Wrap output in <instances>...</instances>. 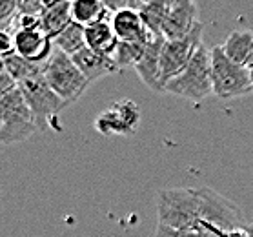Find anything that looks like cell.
<instances>
[{
  "mask_svg": "<svg viewBox=\"0 0 253 237\" xmlns=\"http://www.w3.org/2000/svg\"><path fill=\"white\" fill-rule=\"evenodd\" d=\"M86 42L87 47L106 57H115L119 39H117L111 20H98V22L86 26Z\"/></svg>",
  "mask_w": 253,
  "mask_h": 237,
  "instance_id": "15",
  "label": "cell"
},
{
  "mask_svg": "<svg viewBox=\"0 0 253 237\" xmlns=\"http://www.w3.org/2000/svg\"><path fill=\"white\" fill-rule=\"evenodd\" d=\"M71 17L73 22L82 26H91L98 20H111L113 13L98 0H75L71 2Z\"/></svg>",
  "mask_w": 253,
  "mask_h": 237,
  "instance_id": "16",
  "label": "cell"
},
{
  "mask_svg": "<svg viewBox=\"0 0 253 237\" xmlns=\"http://www.w3.org/2000/svg\"><path fill=\"white\" fill-rule=\"evenodd\" d=\"M71 22H73L71 2H68V0L46 2V9L41 15V29L51 41H55Z\"/></svg>",
  "mask_w": 253,
  "mask_h": 237,
  "instance_id": "14",
  "label": "cell"
},
{
  "mask_svg": "<svg viewBox=\"0 0 253 237\" xmlns=\"http://www.w3.org/2000/svg\"><path fill=\"white\" fill-rule=\"evenodd\" d=\"M164 42H166L164 37H153V41L146 46V51H144L140 62L133 68L137 71V75L140 77V81L144 82V86L153 90V92H164V88L161 84V53Z\"/></svg>",
  "mask_w": 253,
  "mask_h": 237,
  "instance_id": "12",
  "label": "cell"
},
{
  "mask_svg": "<svg viewBox=\"0 0 253 237\" xmlns=\"http://www.w3.org/2000/svg\"><path fill=\"white\" fill-rule=\"evenodd\" d=\"M71 58H73V62L77 64V68L82 71V75L86 77L89 84L100 81L104 77L113 75L117 71H121L115 62V58L106 57V55L93 51L89 47H84L82 51H79Z\"/></svg>",
  "mask_w": 253,
  "mask_h": 237,
  "instance_id": "13",
  "label": "cell"
},
{
  "mask_svg": "<svg viewBox=\"0 0 253 237\" xmlns=\"http://www.w3.org/2000/svg\"><path fill=\"white\" fill-rule=\"evenodd\" d=\"M53 46H55V49L66 53V55H69V57L77 55V53L82 51L84 47H87L86 26L71 22L68 28L64 29L62 33L53 41Z\"/></svg>",
  "mask_w": 253,
  "mask_h": 237,
  "instance_id": "20",
  "label": "cell"
},
{
  "mask_svg": "<svg viewBox=\"0 0 253 237\" xmlns=\"http://www.w3.org/2000/svg\"><path fill=\"white\" fill-rule=\"evenodd\" d=\"M201 24L199 20V7L191 0H173L169 15L166 18L162 35L166 41H178L191 35L193 29Z\"/></svg>",
  "mask_w": 253,
  "mask_h": 237,
  "instance_id": "9",
  "label": "cell"
},
{
  "mask_svg": "<svg viewBox=\"0 0 253 237\" xmlns=\"http://www.w3.org/2000/svg\"><path fill=\"white\" fill-rule=\"evenodd\" d=\"M148 44H135V42H119L115 53V62L119 70H126V68H135L140 58L144 57Z\"/></svg>",
  "mask_w": 253,
  "mask_h": 237,
  "instance_id": "21",
  "label": "cell"
},
{
  "mask_svg": "<svg viewBox=\"0 0 253 237\" xmlns=\"http://www.w3.org/2000/svg\"><path fill=\"white\" fill-rule=\"evenodd\" d=\"M244 228H246L248 236H250V237H253V221H252V223H250V225H246V226H244Z\"/></svg>",
  "mask_w": 253,
  "mask_h": 237,
  "instance_id": "26",
  "label": "cell"
},
{
  "mask_svg": "<svg viewBox=\"0 0 253 237\" xmlns=\"http://www.w3.org/2000/svg\"><path fill=\"white\" fill-rule=\"evenodd\" d=\"M39 130L35 115L20 90L0 97V141L4 146L24 142Z\"/></svg>",
  "mask_w": 253,
  "mask_h": 237,
  "instance_id": "3",
  "label": "cell"
},
{
  "mask_svg": "<svg viewBox=\"0 0 253 237\" xmlns=\"http://www.w3.org/2000/svg\"><path fill=\"white\" fill-rule=\"evenodd\" d=\"M18 90L22 92L26 102H28L31 111H33L39 130L51 128V130L58 132L62 128L60 122H58V113L68 104L49 88L44 75H39L35 77V79L20 82Z\"/></svg>",
  "mask_w": 253,
  "mask_h": 237,
  "instance_id": "5",
  "label": "cell"
},
{
  "mask_svg": "<svg viewBox=\"0 0 253 237\" xmlns=\"http://www.w3.org/2000/svg\"><path fill=\"white\" fill-rule=\"evenodd\" d=\"M46 9V2L41 0H18L17 2V11L20 15H35V17H41Z\"/></svg>",
  "mask_w": 253,
  "mask_h": 237,
  "instance_id": "23",
  "label": "cell"
},
{
  "mask_svg": "<svg viewBox=\"0 0 253 237\" xmlns=\"http://www.w3.org/2000/svg\"><path fill=\"white\" fill-rule=\"evenodd\" d=\"M44 79L49 84L53 92L62 98L66 104H73L77 102L81 95L87 90L89 82L82 71L77 68L73 58L66 55V53L55 49L51 58L46 62L44 68Z\"/></svg>",
  "mask_w": 253,
  "mask_h": 237,
  "instance_id": "4",
  "label": "cell"
},
{
  "mask_svg": "<svg viewBox=\"0 0 253 237\" xmlns=\"http://www.w3.org/2000/svg\"><path fill=\"white\" fill-rule=\"evenodd\" d=\"M55 46L41 28L20 29L15 33V53L31 62L46 64L51 58Z\"/></svg>",
  "mask_w": 253,
  "mask_h": 237,
  "instance_id": "10",
  "label": "cell"
},
{
  "mask_svg": "<svg viewBox=\"0 0 253 237\" xmlns=\"http://www.w3.org/2000/svg\"><path fill=\"white\" fill-rule=\"evenodd\" d=\"M202 223V188H166L157 193V225L173 230H197Z\"/></svg>",
  "mask_w": 253,
  "mask_h": 237,
  "instance_id": "1",
  "label": "cell"
},
{
  "mask_svg": "<svg viewBox=\"0 0 253 237\" xmlns=\"http://www.w3.org/2000/svg\"><path fill=\"white\" fill-rule=\"evenodd\" d=\"M171 4L173 2H168V0H150V2H142L140 4L138 13H140L144 24L148 26V29L155 37H164L162 35V29H164L166 18L169 15Z\"/></svg>",
  "mask_w": 253,
  "mask_h": 237,
  "instance_id": "18",
  "label": "cell"
},
{
  "mask_svg": "<svg viewBox=\"0 0 253 237\" xmlns=\"http://www.w3.org/2000/svg\"><path fill=\"white\" fill-rule=\"evenodd\" d=\"M250 66H253V51L250 53V57H248V62H246V68H250Z\"/></svg>",
  "mask_w": 253,
  "mask_h": 237,
  "instance_id": "28",
  "label": "cell"
},
{
  "mask_svg": "<svg viewBox=\"0 0 253 237\" xmlns=\"http://www.w3.org/2000/svg\"><path fill=\"white\" fill-rule=\"evenodd\" d=\"M2 66L11 73V77L17 81V84L29 81V79H35L39 75H44V68H46V64L31 62V60L20 57L15 51L2 57Z\"/></svg>",
  "mask_w": 253,
  "mask_h": 237,
  "instance_id": "19",
  "label": "cell"
},
{
  "mask_svg": "<svg viewBox=\"0 0 253 237\" xmlns=\"http://www.w3.org/2000/svg\"><path fill=\"white\" fill-rule=\"evenodd\" d=\"M138 122H140V108L135 100L122 98L104 110L95 119V128L104 137L111 135H131L137 132Z\"/></svg>",
  "mask_w": 253,
  "mask_h": 237,
  "instance_id": "8",
  "label": "cell"
},
{
  "mask_svg": "<svg viewBox=\"0 0 253 237\" xmlns=\"http://www.w3.org/2000/svg\"><path fill=\"white\" fill-rule=\"evenodd\" d=\"M248 71H250V84H252V92H253V66H250Z\"/></svg>",
  "mask_w": 253,
  "mask_h": 237,
  "instance_id": "27",
  "label": "cell"
},
{
  "mask_svg": "<svg viewBox=\"0 0 253 237\" xmlns=\"http://www.w3.org/2000/svg\"><path fill=\"white\" fill-rule=\"evenodd\" d=\"M166 92L177 97L188 98L193 102H201L213 93V77H211V49L204 44L199 47L195 57L191 58L180 75L166 84Z\"/></svg>",
  "mask_w": 253,
  "mask_h": 237,
  "instance_id": "2",
  "label": "cell"
},
{
  "mask_svg": "<svg viewBox=\"0 0 253 237\" xmlns=\"http://www.w3.org/2000/svg\"><path fill=\"white\" fill-rule=\"evenodd\" d=\"M18 84L17 81L11 77V73L2 66V70H0V97H4L7 93H11L13 90H17Z\"/></svg>",
  "mask_w": 253,
  "mask_h": 237,
  "instance_id": "24",
  "label": "cell"
},
{
  "mask_svg": "<svg viewBox=\"0 0 253 237\" xmlns=\"http://www.w3.org/2000/svg\"><path fill=\"white\" fill-rule=\"evenodd\" d=\"M210 225V223H208ZM211 226V230L217 234V237H250L248 236L246 228H237V230H220V228H217V226Z\"/></svg>",
  "mask_w": 253,
  "mask_h": 237,
  "instance_id": "25",
  "label": "cell"
},
{
  "mask_svg": "<svg viewBox=\"0 0 253 237\" xmlns=\"http://www.w3.org/2000/svg\"><path fill=\"white\" fill-rule=\"evenodd\" d=\"M222 49L233 62L246 66L248 57L253 51V31H250V29L231 31L226 42L222 44Z\"/></svg>",
  "mask_w": 253,
  "mask_h": 237,
  "instance_id": "17",
  "label": "cell"
},
{
  "mask_svg": "<svg viewBox=\"0 0 253 237\" xmlns=\"http://www.w3.org/2000/svg\"><path fill=\"white\" fill-rule=\"evenodd\" d=\"M155 237H217V234L208 223H202L197 230H173V228L157 225Z\"/></svg>",
  "mask_w": 253,
  "mask_h": 237,
  "instance_id": "22",
  "label": "cell"
},
{
  "mask_svg": "<svg viewBox=\"0 0 253 237\" xmlns=\"http://www.w3.org/2000/svg\"><path fill=\"white\" fill-rule=\"evenodd\" d=\"M202 29L204 24H199L193 33L178 41H166L161 53V84L166 92V84L188 68L191 58L195 57L202 42Z\"/></svg>",
  "mask_w": 253,
  "mask_h": 237,
  "instance_id": "7",
  "label": "cell"
},
{
  "mask_svg": "<svg viewBox=\"0 0 253 237\" xmlns=\"http://www.w3.org/2000/svg\"><path fill=\"white\" fill-rule=\"evenodd\" d=\"M111 26H113V31H115L117 39L121 42L150 44L155 37L148 29V26L144 24L140 13L137 9H131V7L115 13L111 18Z\"/></svg>",
  "mask_w": 253,
  "mask_h": 237,
  "instance_id": "11",
  "label": "cell"
},
{
  "mask_svg": "<svg viewBox=\"0 0 253 237\" xmlns=\"http://www.w3.org/2000/svg\"><path fill=\"white\" fill-rule=\"evenodd\" d=\"M211 77L213 95L220 98L242 97L252 92L248 68L228 58L222 46L211 47Z\"/></svg>",
  "mask_w": 253,
  "mask_h": 237,
  "instance_id": "6",
  "label": "cell"
}]
</instances>
